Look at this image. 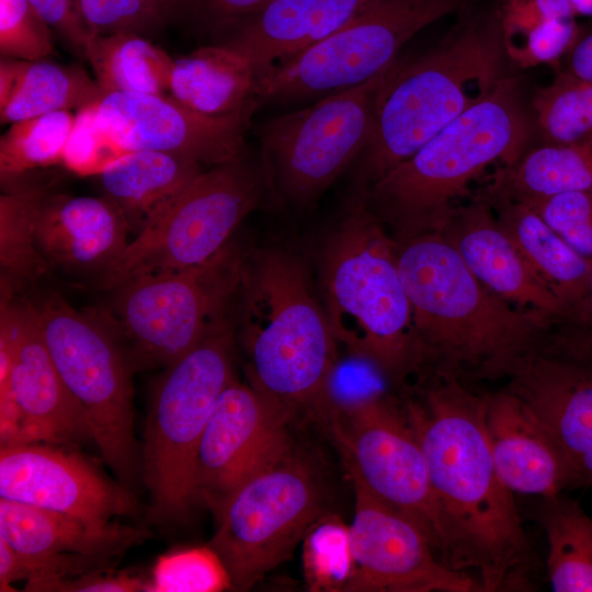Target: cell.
Segmentation results:
<instances>
[{"label":"cell","instance_id":"6da1fadb","mask_svg":"<svg viewBox=\"0 0 592 592\" xmlns=\"http://www.w3.org/2000/svg\"><path fill=\"white\" fill-rule=\"evenodd\" d=\"M405 413L423 451L440 511L447 565L482 592L527 591L534 556L513 493L501 481L485 428V395L432 373Z\"/></svg>","mask_w":592,"mask_h":592},{"label":"cell","instance_id":"7a4b0ae2","mask_svg":"<svg viewBox=\"0 0 592 592\" xmlns=\"http://www.w3.org/2000/svg\"><path fill=\"white\" fill-rule=\"evenodd\" d=\"M395 241L420 367L462 382L502 378L546 346L555 318L515 308L491 292L442 232Z\"/></svg>","mask_w":592,"mask_h":592},{"label":"cell","instance_id":"3957f363","mask_svg":"<svg viewBox=\"0 0 592 592\" xmlns=\"http://www.w3.org/2000/svg\"><path fill=\"white\" fill-rule=\"evenodd\" d=\"M239 294L250 384L292 417L323 419L339 344L304 263L280 248L249 250Z\"/></svg>","mask_w":592,"mask_h":592},{"label":"cell","instance_id":"277c9868","mask_svg":"<svg viewBox=\"0 0 592 592\" xmlns=\"http://www.w3.org/2000/svg\"><path fill=\"white\" fill-rule=\"evenodd\" d=\"M505 56L494 12L471 18L419 57L396 61L383 84L372 136L356 159V192L392 167L500 84Z\"/></svg>","mask_w":592,"mask_h":592},{"label":"cell","instance_id":"5b68a950","mask_svg":"<svg viewBox=\"0 0 592 592\" xmlns=\"http://www.w3.org/2000/svg\"><path fill=\"white\" fill-rule=\"evenodd\" d=\"M528 135L517 83L505 77L491 94L356 194L392 228L395 239L441 231L469 183L492 163L516 162Z\"/></svg>","mask_w":592,"mask_h":592},{"label":"cell","instance_id":"8992f818","mask_svg":"<svg viewBox=\"0 0 592 592\" xmlns=\"http://www.w3.org/2000/svg\"><path fill=\"white\" fill-rule=\"evenodd\" d=\"M319 283L331 331L349 355L390 382L420 368L396 241L357 195L325 242Z\"/></svg>","mask_w":592,"mask_h":592},{"label":"cell","instance_id":"52a82bcc","mask_svg":"<svg viewBox=\"0 0 592 592\" xmlns=\"http://www.w3.org/2000/svg\"><path fill=\"white\" fill-rule=\"evenodd\" d=\"M232 342V323L225 317L166 366L155 385L140 455L151 521H180L195 501L197 451L213 409L234 377Z\"/></svg>","mask_w":592,"mask_h":592},{"label":"cell","instance_id":"ba28073f","mask_svg":"<svg viewBox=\"0 0 592 592\" xmlns=\"http://www.w3.org/2000/svg\"><path fill=\"white\" fill-rule=\"evenodd\" d=\"M29 300L60 377L90 422L101 456L123 483H130L140 470V453L133 428L130 361L118 334L58 293Z\"/></svg>","mask_w":592,"mask_h":592},{"label":"cell","instance_id":"9c48e42d","mask_svg":"<svg viewBox=\"0 0 592 592\" xmlns=\"http://www.w3.org/2000/svg\"><path fill=\"white\" fill-rule=\"evenodd\" d=\"M269 192L261 162L242 156L210 167L172 197L98 278L112 291L134 277L202 263L230 240Z\"/></svg>","mask_w":592,"mask_h":592},{"label":"cell","instance_id":"30bf717a","mask_svg":"<svg viewBox=\"0 0 592 592\" xmlns=\"http://www.w3.org/2000/svg\"><path fill=\"white\" fill-rule=\"evenodd\" d=\"M248 251L230 240L210 259L134 277L116 286L112 327L145 365L166 367L226 317L239 293Z\"/></svg>","mask_w":592,"mask_h":592},{"label":"cell","instance_id":"8fae6325","mask_svg":"<svg viewBox=\"0 0 592 592\" xmlns=\"http://www.w3.org/2000/svg\"><path fill=\"white\" fill-rule=\"evenodd\" d=\"M398 58L362 84L257 127L270 193L294 207L309 206L355 163L372 136L378 93Z\"/></svg>","mask_w":592,"mask_h":592},{"label":"cell","instance_id":"7c38bea8","mask_svg":"<svg viewBox=\"0 0 592 592\" xmlns=\"http://www.w3.org/2000/svg\"><path fill=\"white\" fill-rule=\"evenodd\" d=\"M466 0H377L255 82L258 106L323 98L364 83L392 64L402 46Z\"/></svg>","mask_w":592,"mask_h":592},{"label":"cell","instance_id":"4fadbf2b","mask_svg":"<svg viewBox=\"0 0 592 592\" xmlns=\"http://www.w3.org/2000/svg\"><path fill=\"white\" fill-rule=\"evenodd\" d=\"M322 514L319 479L292 448L231 493L208 546L224 562L232 588L248 590L292 556Z\"/></svg>","mask_w":592,"mask_h":592},{"label":"cell","instance_id":"5bb4252c","mask_svg":"<svg viewBox=\"0 0 592 592\" xmlns=\"http://www.w3.org/2000/svg\"><path fill=\"white\" fill-rule=\"evenodd\" d=\"M328 423L349 473L379 500L417 523L447 565L446 540L426 460L403 407L383 395L338 413Z\"/></svg>","mask_w":592,"mask_h":592},{"label":"cell","instance_id":"9a60e30c","mask_svg":"<svg viewBox=\"0 0 592 592\" xmlns=\"http://www.w3.org/2000/svg\"><path fill=\"white\" fill-rule=\"evenodd\" d=\"M350 476L355 493L349 525L354 569L346 591L482 592L474 576L441 560L417 523Z\"/></svg>","mask_w":592,"mask_h":592},{"label":"cell","instance_id":"2e32d148","mask_svg":"<svg viewBox=\"0 0 592 592\" xmlns=\"http://www.w3.org/2000/svg\"><path fill=\"white\" fill-rule=\"evenodd\" d=\"M289 419L282 406L234 376L200 442L195 500H202L216 517L244 480L293 448Z\"/></svg>","mask_w":592,"mask_h":592},{"label":"cell","instance_id":"e0dca14e","mask_svg":"<svg viewBox=\"0 0 592 592\" xmlns=\"http://www.w3.org/2000/svg\"><path fill=\"white\" fill-rule=\"evenodd\" d=\"M258 109L253 100L239 111L213 116L168 93L106 92L98 102V117L126 151L168 152L210 168L244 153L246 132Z\"/></svg>","mask_w":592,"mask_h":592},{"label":"cell","instance_id":"ac0fdd59","mask_svg":"<svg viewBox=\"0 0 592 592\" xmlns=\"http://www.w3.org/2000/svg\"><path fill=\"white\" fill-rule=\"evenodd\" d=\"M0 335L11 350L8 387L21 414V443L71 445L94 442L81 406L60 377L29 298L1 287Z\"/></svg>","mask_w":592,"mask_h":592},{"label":"cell","instance_id":"d6986e66","mask_svg":"<svg viewBox=\"0 0 592 592\" xmlns=\"http://www.w3.org/2000/svg\"><path fill=\"white\" fill-rule=\"evenodd\" d=\"M0 498L101 523L137 511L125 486L75 452L44 442L1 446Z\"/></svg>","mask_w":592,"mask_h":592},{"label":"cell","instance_id":"ffe728a7","mask_svg":"<svg viewBox=\"0 0 592 592\" xmlns=\"http://www.w3.org/2000/svg\"><path fill=\"white\" fill-rule=\"evenodd\" d=\"M523 399L560 446L574 486L592 487V356L544 349L510 374Z\"/></svg>","mask_w":592,"mask_h":592},{"label":"cell","instance_id":"44dd1931","mask_svg":"<svg viewBox=\"0 0 592 592\" xmlns=\"http://www.w3.org/2000/svg\"><path fill=\"white\" fill-rule=\"evenodd\" d=\"M469 271L496 295L553 318L565 306L525 260L486 200L454 207L441 231Z\"/></svg>","mask_w":592,"mask_h":592},{"label":"cell","instance_id":"7402d4cb","mask_svg":"<svg viewBox=\"0 0 592 592\" xmlns=\"http://www.w3.org/2000/svg\"><path fill=\"white\" fill-rule=\"evenodd\" d=\"M485 428L497 473L512 493L548 497L576 488L544 422L510 390L486 394Z\"/></svg>","mask_w":592,"mask_h":592},{"label":"cell","instance_id":"603a6c76","mask_svg":"<svg viewBox=\"0 0 592 592\" xmlns=\"http://www.w3.org/2000/svg\"><path fill=\"white\" fill-rule=\"evenodd\" d=\"M130 232L106 197L48 194L35 217L37 249L50 269L98 278L122 254Z\"/></svg>","mask_w":592,"mask_h":592},{"label":"cell","instance_id":"cb8c5ba5","mask_svg":"<svg viewBox=\"0 0 592 592\" xmlns=\"http://www.w3.org/2000/svg\"><path fill=\"white\" fill-rule=\"evenodd\" d=\"M377 0H272L220 44L238 55L255 82L276 65L330 36Z\"/></svg>","mask_w":592,"mask_h":592},{"label":"cell","instance_id":"d4e9b609","mask_svg":"<svg viewBox=\"0 0 592 592\" xmlns=\"http://www.w3.org/2000/svg\"><path fill=\"white\" fill-rule=\"evenodd\" d=\"M148 535L145 528L93 522L0 498V538L26 558L78 554L111 560Z\"/></svg>","mask_w":592,"mask_h":592},{"label":"cell","instance_id":"484cf974","mask_svg":"<svg viewBox=\"0 0 592 592\" xmlns=\"http://www.w3.org/2000/svg\"><path fill=\"white\" fill-rule=\"evenodd\" d=\"M203 171L204 166L183 156L136 150L107 166L99 179L104 197L118 208L136 236Z\"/></svg>","mask_w":592,"mask_h":592},{"label":"cell","instance_id":"4316f807","mask_svg":"<svg viewBox=\"0 0 592 592\" xmlns=\"http://www.w3.org/2000/svg\"><path fill=\"white\" fill-rule=\"evenodd\" d=\"M485 200L569 317L592 284V263L573 250L526 203L503 197Z\"/></svg>","mask_w":592,"mask_h":592},{"label":"cell","instance_id":"83f0119b","mask_svg":"<svg viewBox=\"0 0 592 592\" xmlns=\"http://www.w3.org/2000/svg\"><path fill=\"white\" fill-rule=\"evenodd\" d=\"M505 56L521 68L557 65L580 35L569 0H498Z\"/></svg>","mask_w":592,"mask_h":592},{"label":"cell","instance_id":"f1b7e54d","mask_svg":"<svg viewBox=\"0 0 592 592\" xmlns=\"http://www.w3.org/2000/svg\"><path fill=\"white\" fill-rule=\"evenodd\" d=\"M255 78L248 65L220 44L200 47L174 59L169 92L206 115H225L255 100Z\"/></svg>","mask_w":592,"mask_h":592},{"label":"cell","instance_id":"f546056e","mask_svg":"<svg viewBox=\"0 0 592 592\" xmlns=\"http://www.w3.org/2000/svg\"><path fill=\"white\" fill-rule=\"evenodd\" d=\"M571 191H592V139L524 152L497 170L487 198L527 200Z\"/></svg>","mask_w":592,"mask_h":592},{"label":"cell","instance_id":"4dcf8cb0","mask_svg":"<svg viewBox=\"0 0 592 592\" xmlns=\"http://www.w3.org/2000/svg\"><path fill=\"white\" fill-rule=\"evenodd\" d=\"M104 92L78 67L42 60H20L14 83L0 100L2 125L57 111L80 110L99 102Z\"/></svg>","mask_w":592,"mask_h":592},{"label":"cell","instance_id":"1f68e13d","mask_svg":"<svg viewBox=\"0 0 592 592\" xmlns=\"http://www.w3.org/2000/svg\"><path fill=\"white\" fill-rule=\"evenodd\" d=\"M84 58L104 93L169 92L174 59L145 35L134 32L91 35Z\"/></svg>","mask_w":592,"mask_h":592},{"label":"cell","instance_id":"d6a6232c","mask_svg":"<svg viewBox=\"0 0 592 592\" xmlns=\"http://www.w3.org/2000/svg\"><path fill=\"white\" fill-rule=\"evenodd\" d=\"M537 519L547 538L551 590L592 592V519L563 492L543 497Z\"/></svg>","mask_w":592,"mask_h":592},{"label":"cell","instance_id":"836d02e7","mask_svg":"<svg viewBox=\"0 0 592 592\" xmlns=\"http://www.w3.org/2000/svg\"><path fill=\"white\" fill-rule=\"evenodd\" d=\"M46 191L39 186L15 183L0 196L1 286L32 283L50 267L41 255L35 238V217Z\"/></svg>","mask_w":592,"mask_h":592},{"label":"cell","instance_id":"e575fe53","mask_svg":"<svg viewBox=\"0 0 592 592\" xmlns=\"http://www.w3.org/2000/svg\"><path fill=\"white\" fill-rule=\"evenodd\" d=\"M75 119L71 111H57L11 124L0 138L2 187L30 171L60 164Z\"/></svg>","mask_w":592,"mask_h":592},{"label":"cell","instance_id":"d590c367","mask_svg":"<svg viewBox=\"0 0 592 592\" xmlns=\"http://www.w3.org/2000/svg\"><path fill=\"white\" fill-rule=\"evenodd\" d=\"M538 127L548 144L592 139V83L566 69L539 88L533 98Z\"/></svg>","mask_w":592,"mask_h":592},{"label":"cell","instance_id":"8d00e7d4","mask_svg":"<svg viewBox=\"0 0 592 592\" xmlns=\"http://www.w3.org/2000/svg\"><path fill=\"white\" fill-rule=\"evenodd\" d=\"M303 565L311 591H346L353 574L350 528L322 514L303 539Z\"/></svg>","mask_w":592,"mask_h":592},{"label":"cell","instance_id":"74e56055","mask_svg":"<svg viewBox=\"0 0 592 592\" xmlns=\"http://www.w3.org/2000/svg\"><path fill=\"white\" fill-rule=\"evenodd\" d=\"M228 588H232L229 573L216 551L207 546L161 556L146 591L218 592Z\"/></svg>","mask_w":592,"mask_h":592},{"label":"cell","instance_id":"f35d334b","mask_svg":"<svg viewBox=\"0 0 592 592\" xmlns=\"http://www.w3.org/2000/svg\"><path fill=\"white\" fill-rule=\"evenodd\" d=\"M54 53L52 29L29 0H0V54L42 60Z\"/></svg>","mask_w":592,"mask_h":592},{"label":"cell","instance_id":"ab89813d","mask_svg":"<svg viewBox=\"0 0 592 592\" xmlns=\"http://www.w3.org/2000/svg\"><path fill=\"white\" fill-rule=\"evenodd\" d=\"M128 151L118 146L101 125L98 102L76 112V119L67 139L62 162L79 175H99L107 166Z\"/></svg>","mask_w":592,"mask_h":592},{"label":"cell","instance_id":"60d3db41","mask_svg":"<svg viewBox=\"0 0 592 592\" xmlns=\"http://www.w3.org/2000/svg\"><path fill=\"white\" fill-rule=\"evenodd\" d=\"M519 201L532 207L573 250L592 263V191Z\"/></svg>","mask_w":592,"mask_h":592},{"label":"cell","instance_id":"b9f144b4","mask_svg":"<svg viewBox=\"0 0 592 592\" xmlns=\"http://www.w3.org/2000/svg\"><path fill=\"white\" fill-rule=\"evenodd\" d=\"M78 15L91 35L159 30L166 15L146 0H73Z\"/></svg>","mask_w":592,"mask_h":592},{"label":"cell","instance_id":"7bdbcfd3","mask_svg":"<svg viewBox=\"0 0 592 592\" xmlns=\"http://www.w3.org/2000/svg\"><path fill=\"white\" fill-rule=\"evenodd\" d=\"M272 0H193L190 14L216 42Z\"/></svg>","mask_w":592,"mask_h":592},{"label":"cell","instance_id":"ee69618b","mask_svg":"<svg viewBox=\"0 0 592 592\" xmlns=\"http://www.w3.org/2000/svg\"><path fill=\"white\" fill-rule=\"evenodd\" d=\"M52 30L84 58L91 34L77 13L73 0H29Z\"/></svg>","mask_w":592,"mask_h":592},{"label":"cell","instance_id":"f6af8a7d","mask_svg":"<svg viewBox=\"0 0 592 592\" xmlns=\"http://www.w3.org/2000/svg\"><path fill=\"white\" fill-rule=\"evenodd\" d=\"M148 583L127 573H103L92 570L78 579L67 578L54 583L48 591L67 592H133L146 591Z\"/></svg>","mask_w":592,"mask_h":592},{"label":"cell","instance_id":"bcb514c9","mask_svg":"<svg viewBox=\"0 0 592 592\" xmlns=\"http://www.w3.org/2000/svg\"><path fill=\"white\" fill-rule=\"evenodd\" d=\"M567 71L592 83V31L579 35L566 55Z\"/></svg>","mask_w":592,"mask_h":592},{"label":"cell","instance_id":"7dc6e473","mask_svg":"<svg viewBox=\"0 0 592 592\" xmlns=\"http://www.w3.org/2000/svg\"><path fill=\"white\" fill-rule=\"evenodd\" d=\"M569 317L580 320L591 333L590 340L583 341H562L560 346L569 352L592 356V284Z\"/></svg>","mask_w":592,"mask_h":592},{"label":"cell","instance_id":"c3c4849f","mask_svg":"<svg viewBox=\"0 0 592 592\" xmlns=\"http://www.w3.org/2000/svg\"><path fill=\"white\" fill-rule=\"evenodd\" d=\"M18 554L0 538V591H14L12 583L18 581Z\"/></svg>","mask_w":592,"mask_h":592},{"label":"cell","instance_id":"681fc988","mask_svg":"<svg viewBox=\"0 0 592 592\" xmlns=\"http://www.w3.org/2000/svg\"><path fill=\"white\" fill-rule=\"evenodd\" d=\"M168 19L174 14L189 13L192 8L193 0H146Z\"/></svg>","mask_w":592,"mask_h":592},{"label":"cell","instance_id":"f907efd6","mask_svg":"<svg viewBox=\"0 0 592 592\" xmlns=\"http://www.w3.org/2000/svg\"><path fill=\"white\" fill-rule=\"evenodd\" d=\"M576 15L592 16V0H569Z\"/></svg>","mask_w":592,"mask_h":592}]
</instances>
